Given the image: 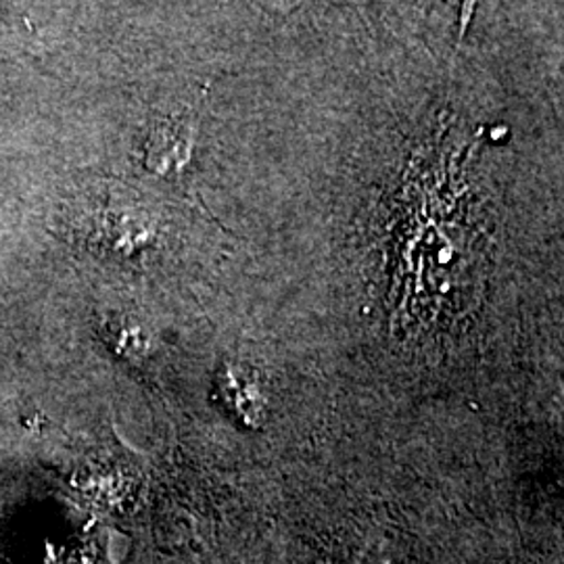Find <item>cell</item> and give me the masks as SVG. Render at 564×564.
<instances>
[{
	"instance_id": "obj_3",
	"label": "cell",
	"mask_w": 564,
	"mask_h": 564,
	"mask_svg": "<svg viewBox=\"0 0 564 564\" xmlns=\"http://www.w3.org/2000/svg\"><path fill=\"white\" fill-rule=\"evenodd\" d=\"M105 339L116 347L120 356H141L142 351L149 349V339L142 333L139 324L130 323L126 318L107 321L102 328Z\"/></svg>"
},
{
	"instance_id": "obj_2",
	"label": "cell",
	"mask_w": 564,
	"mask_h": 564,
	"mask_svg": "<svg viewBox=\"0 0 564 564\" xmlns=\"http://www.w3.org/2000/svg\"><path fill=\"white\" fill-rule=\"evenodd\" d=\"M218 389L223 403L237 416V421L249 426H256L263 416L262 387L256 375L247 368H228L218 379Z\"/></svg>"
},
{
	"instance_id": "obj_1",
	"label": "cell",
	"mask_w": 564,
	"mask_h": 564,
	"mask_svg": "<svg viewBox=\"0 0 564 564\" xmlns=\"http://www.w3.org/2000/svg\"><path fill=\"white\" fill-rule=\"evenodd\" d=\"M191 137L181 121L163 120L153 126L144 144V162L155 174L178 172L188 160Z\"/></svg>"
}]
</instances>
